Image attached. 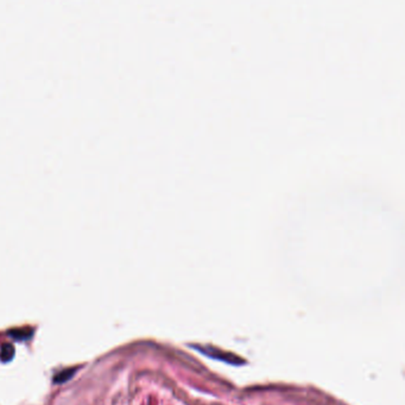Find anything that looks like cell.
Listing matches in <instances>:
<instances>
[{"label":"cell","mask_w":405,"mask_h":405,"mask_svg":"<svg viewBox=\"0 0 405 405\" xmlns=\"http://www.w3.org/2000/svg\"><path fill=\"white\" fill-rule=\"evenodd\" d=\"M13 353H15V350H13L12 345H4L1 347V353H0V359L4 360V361H8L10 359H12Z\"/></svg>","instance_id":"obj_1"},{"label":"cell","mask_w":405,"mask_h":405,"mask_svg":"<svg viewBox=\"0 0 405 405\" xmlns=\"http://www.w3.org/2000/svg\"><path fill=\"white\" fill-rule=\"evenodd\" d=\"M74 372H75V368H70V370L62 371L61 373H58V375L56 376L55 381H56V382H64V381H67L69 378H72L73 373H74Z\"/></svg>","instance_id":"obj_2"},{"label":"cell","mask_w":405,"mask_h":405,"mask_svg":"<svg viewBox=\"0 0 405 405\" xmlns=\"http://www.w3.org/2000/svg\"><path fill=\"white\" fill-rule=\"evenodd\" d=\"M12 335L15 336V339L17 340H24V339H29L31 335V331L29 329H18V330H13Z\"/></svg>","instance_id":"obj_3"}]
</instances>
